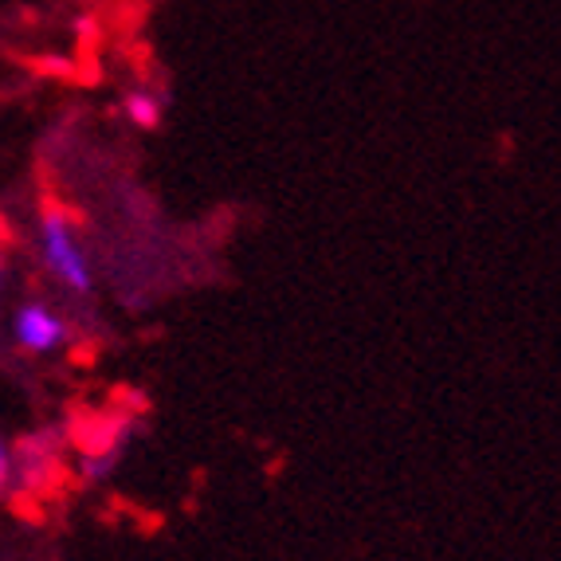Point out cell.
<instances>
[{
    "mask_svg": "<svg viewBox=\"0 0 561 561\" xmlns=\"http://www.w3.org/2000/svg\"><path fill=\"white\" fill-rule=\"evenodd\" d=\"M39 255L44 267L76 295H91V263H87L83 248L76 240V228L64 213H44L39 220Z\"/></svg>",
    "mask_w": 561,
    "mask_h": 561,
    "instance_id": "obj_1",
    "label": "cell"
},
{
    "mask_svg": "<svg viewBox=\"0 0 561 561\" xmlns=\"http://www.w3.org/2000/svg\"><path fill=\"white\" fill-rule=\"evenodd\" d=\"M12 334L28 354H51L67 342V322L47 302H24L12 319Z\"/></svg>",
    "mask_w": 561,
    "mask_h": 561,
    "instance_id": "obj_2",
    "label": "cell"
},
{
    "mask_svg": "<svg viewBox=\"0 0 561 561\" xmlns=\"http://www.w3.org/2000/svg\"><path fill=\"white\" fill-rule=\"evenodd\" d=\"M126 118H130L138 130H153V126L161 122L158 94H150V91H130V94H126Z\"/></svg>",
    "mask_w": 561,
    "mask_h": 561,
    "instance_id": "obj_3",
    "label": "cell"
},
{
    "mask_svg": "<svg viewBox=\"0 0 561 561\" xmlns=\"http://www.w3.org/2000/svg\"><path fill=\"white\" fill-rule=\"evenodd\" d=\"M111 463H114V456H111V451H103V456H99V459H94V456H87V459H83L87 479H103V476H106V468H111Z\"/></svg>",
    "mask_w": 561,
    "mask_h": 561,
    "instance_id": "obj_4",
    "label": "cell"
},
{
    "mask_svg": "<svg viewBox=\"0 0 561 561\" xmlns=\"http://www.w3.org/2000/svg\"><path fill=\"white\" fill-rule=\"evenodd\" d=\"M4 483H9V448L0 440V491H4Z\"/></svg>",
    "mask_w": 561,
    "mask_h": 561,
    "instance_id": "obj_5",
    "label": "cell"
},
{
    "mask_svg": "<svg viewBox=\"0 0 561 561\" xmlns=\"http://www.w3.org/2000/svg\"><path fill=\"white\" fill-rule=\"evenodd\" d=\"M0 283H4V260H0Z\"/></svg>",
    "mask_w": 561,
    "mask_h": 561,
    "instance_id": "obj_6",
    "label": "cell"
}]
</instances>
